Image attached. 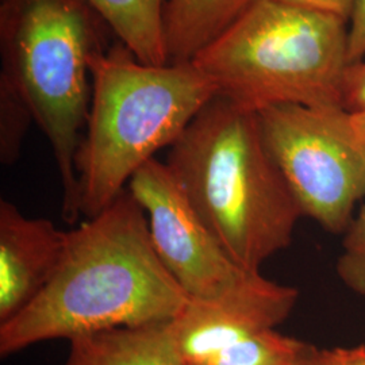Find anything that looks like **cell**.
Instances as JSON below:
<instances>
[{
  "label": "cell",
  "instance_id": "obj_20",
  "mask_svg": "<svg viewBox=\"0 0 365 365\" xmlns=\"http://www.w3.org/2000/svg\"><path fill=\"white\" fill-rule=\"evenodd\" d=\"M314 349H315V348H314ZM314 349L312 351V353H310V354H309L303 361H300L298 365H313L312 364V356H313Z\"/></svg>",
  "mask_w": 365,
  "mask_h": 365
},
{
  "label": "cell",
  "instance_id": "obj_14",
  "mask_svg": "<svg viewBox=\"0 0 365 365\" xmlns=\"http://www.w3.org/2000/svg\"><path fill=\"white\" fill-rule=\"evenodd\" d=\"M337 274L346 287L365 297V205L346 229Z\"/></svg>",
  "mask_w": 365,
  "mask_h": 365
},
{
  "label": "cell",
  "instance_id": "obj_5",
  "mask_svg": "<svg viewBox=\"0 0 365 365\" xmlns=\"http://www.w3.org/2000/svg\"><path fill=\"white\" fill-rule=\"evenodd\" d=\"M346 24L287 1L256 0L192 61L220 96L253 113L282 105L342 107Z\"/></svg>",
  "mask_w": 365,
  "mask_h": 365
},
{
  "label": "cell",
  "instance_id": "obj_2",
  "mask_svg": "<svg viewBox=\"0 0 365 365\" xmlns=\"http://www.w3.org/2000/svg\"><path fill=\"white\" fill-rule=\"evenodd\" d=\"M196 215L241 267H260L292 242L304 217L261 130L259 114L217 95L167 160Z\"/></svg>",
  "mask_w": 365,
  "mask_h": 365
},
{
  "label": "cell",
  "instance_id": "obj_13",
  "mask_svg": "<svg viewBox=\"0 0 365 365\" xmlns=\"http://www.w3.org/2000/svg\"><path fill=\"white\" fill-rule=\"evenodd\" d=\"M31 108L22 95L4 78H0V161L13 165L19 158L30 125Z\"/></svg>",
  "mask_w": 365,
  "mask_h": 365
},
{
  "label": "cell",
  "instance_id": "obj_7",
  "mask_svg": "<svg viewBox=\"0 0 365 365\" xmlns=\"http://www.w3.org/2000/svg\"><path fill=\"white\" fill-rule=\"evenodd\" d=\"M267 148L304 217L346 232L365 196V140L344 107L272 106L257 113Z\"/></svg>",
  "mask_w": 365,
  "mask_h": 365
},
{
  "label": "cell",
  "instance_id": "obj_9",
  "mask_svg": "<svg viewBox=\"0 0 365 365\" xmlns=\"http://www.w3.org/2000/svg\"><path fill=\"white\" fill-rule=\"evenodd\" d=\"M68 233L0 200V324L21 313L46 287L64 255Z\"/></svg>",
  "mask_w": 365,
  "mask_h": 365
},
{
  "label": "cell",
  "instance_id": "obj_19",
  "mask_svg": "<svg viewBox=\"0 0 365 365\" xmlns=\"http://www.w3.org/2000/svg\"><path fill=\"white\" fill-rule=\"evenodd\" d=\"M352 115L356 129L365 140V110L364 111H360V113H354Z\"/></svg>",
  "mask_w": 365,
  "mask_h": 365
},
{
  "label": "cell",
  "instance_id": "obj_12",
  "mask_svg": "<svg viewBox=\"0 0 365 365\" xmlns=\"http://www.w3.org/2000/svg\"><path fill=\"white\" fill-rule=\"evenodd\" d=\"M141 63H170L165 42L167 0H84Z\"/></svg>",
  "mask_w": 365,
  "mask_h": 365
},
{
  "label": "cell",
  "instance_id": "obj_1",
  "mask_svg": "<svg viewBox=\"0 0 365 365\" xmlns=\"http://www.w3.org/2000/svg\"><path fill=\"white\" fill-rule=\"evenodd\" d=\"M188 302L157 255L143 206L123 191L69 230L46 287L0 324V356L43 341L175 321Z\"/></svg>",
  "mask_w": 365,
  "mask_h": 365
},
{
  "label": "cell",
  "instance_id": "obj_8",
  "mask_svg": "<svg viewBox=\"0 0 365 365\" xmlns=\"http://www.w3.org/2000/svg\"><path fill=\"white\" fill-rule=\"evenodd\" d=\"M175 324L182 365H298L314 349L257 315L192 300Z\"/></svg>",
  "mask_w": 365,
  "mask_h": 365
},
{
  "label": "cell",
  "instance_id": "obj_10",
  "mask_svg": "<svg viewBox=\"0 0 365 365\" xmlns=\"http://www.w3.org/2000/svg\"><path fill=\"white\" fill-rule=\"evenodd\" d=\"M64 365H182L175 321L69 339Z\"/></svg>",
  "mask_w": 365,
  "mask_h": 365
},
{
  "label": "cell",
  "instance_id": "obj_18",
  "mask_svg": "<svg viewBox=\"0 0 365 365\" xmlns=\"http://www.w3.org/2000/svg\"><path fill=\"white\" fill-rule=\"evenodd\" d=\"M282 1L298 4V6L324 11V13L333 14L339 16L341 19H344L345 22H348L353 0H282Z\"/></svg>",
  "mask_w": 365,
  "mask_h": 365
},
{
  "label": "cell",
  "instance_id": "obj_16",
  "mask_svg": "<svg viewBox=\"0 0 365 365\" xmlns=\"http://www.w3.org/2000/svg\"><path fill=\"white\" fill-rule=\"evenodd\" d=\"M348 29V66L365 57V0H353Z\"/></svg>",
  "mask_w": 365,
  "mask_h": 365
},
{
  "label": "cell",
  "instance_id": "obj_3",
  "mask_svg": "<svg viewBox=\"0 0 365 365\" xmlns=\"http://www.w3.org/2000/svg\"><path fill=\"white\" fill-rule=\"evenodd\" d=\"M91 105L76 157L80 217L113 203L133 175L178 141L218 90L194 61L149 66L120 42L91 58Z\"/></svg>",
  "mask_w": 365,
  "mask_h": 365
},
{
  "label": "cell",
  "instance_id": "obj_17",
  "mask_svg": "<svg viewBox=\"0 0 365 365\" xmlns=\"http://www.w3.org/2000/svg\"><path fill=\"white\" fill-rule=\"evenodd\" d=\"M313 365H365V345L351 348L314 349Z\"/></svg>",
  "mask_w": 365,
  "mask_h": 365
},
{
  "label": "cell",
  "instance_id": "obj_15",
  "mask_svg": "<svg viewBox=\"0 0 365 365\" xmlns=\"http://www.w3.org/2000/svg\"><path fill=\"white\" fill-rule=\"evenodd\" d=\"M341 105L352 114L364 111L365 60L346 66L341 88Z\"/></svg>",
  "mask_w": 365,
  "mask_h": 365
},
{
  "label": "cell",
  "instance_id": "obj_11",
  "mask_svg": "<svg viewBox=\"0 0 365 365\" xmlns=\"http://www.w3.org/2000/svg\"><path fill=\"white\" fill-rule=\"evenodd\" d=\"M256 0H167L165 42L170 63L192 61Z\"/></svg>",
  "mask_w": 365,
  "mask_h": 365
},
{
  "label": "cell",
  "instance_id": "obj_4",
  "mask_svg": "<svg viewBox=\"0 0 365 365\" xmlns=\"http://www.w3.org/2000/svg\"><path fill=\"white\" fill-rule=\"evenodd\" d=\"M103 21L84 0H0L1 73L52 146L63 217L80 218L76 157L91 105V58L106 49Z\"/></svg>",
  "mask_w": 365,
  "mask_h": 365
},
{
  "label": "cell",
  "instance_id": "obj_6",
  "mask_svg": "<svg viewBox=\"0 0 365 365\" xmlns=\"http://www.w3.org/2000/svg\"><path fill=\"white\" fill-rule=\"evenodd\" d=\"M128 191L144 209L160 260L190 300L253 314L274 327L287 319L298 289L241 267L196 215L167 163L149 160Z\"/></svg>",
  "mask_w": 365,
  "mask_h": 365
}]
</instances>
